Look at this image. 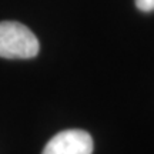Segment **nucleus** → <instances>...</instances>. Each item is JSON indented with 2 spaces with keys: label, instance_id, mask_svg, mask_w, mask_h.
<instances>
[{
  "label": "nucleus",
  "instance_id": "obj_2",
  "mask_svg": "<svg viewBox=\"0 0 154 154\" xmlns=\"http://www.w3.org/2000/svg\"><path fill=\"white\" fill-rule=\"evenodd\" d=\"M93 138L84 130L72 128L57 133L49 140L42 154H91Z\"/></svg>",
  "mask_w": 154,
  "mask_h": 154
},
{
  "label": "nucleus",
  "instance_id": "obj_1",
  "mask_svg": "<svg viewBox=\"0 0 154 154\" xmlns=\"http://www.w3.org/2000/svg\"><path fill=\"white\" fill-rule=\"evenodd\" d=\"M40 50L33 32L19 22H0V57L33 59Z\"/></svg>",
  "mask_w": 154,
  "mask_h": 154
},
{
  "label": "nucleus",
  "instance_id": "obj_3",
  "mask_svg": "<svg viewBox=\"0 0 154 154\" xmlns=\"http://www.w3.org/2000/svg\"><path fill=\"white\" fill-rule=\"evenodd\" d=\"M138 10L141 11H153L154 10V0H134Z\"/></svg>",
  "mask_w": 154,
  "mask_h": 154
}]
</instances>
